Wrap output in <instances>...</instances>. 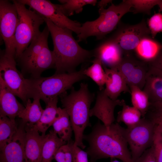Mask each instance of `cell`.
I'll list each match as a JSON object with an SVG mask.
<instances>
[{
	"label": "cell",
	"instance_id": "cell-1",
	"mask_svg": "<svg viewBox=\"0 0 162 162\" xmlns=\"http://www.w3.org/2000/svg\"><path fill=\"white\" fill-rule=\"evenodd\" d=\"M125 129L118 123L107 128L98 122L90 133L84 134L83 140L89 144L86 152L91 162L108 158H118L123 162H134L128 147Z\"/></svg>",
	"mask_w": 162,
	"mask_h": 162
},
{
	"label": "cell",
	"instance_id": "cell-2",
	"mask_svg": "<svg viewBox=\"0 0 162 162\" xmlns=\"http://www.w3.org/2000/svg\"><path fill=\"white\" fill-rule=\"evenodd\" d=\"M44 20L53 41L55 74L75 71L78 66L93 56L92 51L86 50L80 46L73 36L72 31L59 27L45 17Z\"/></svg>",
	"mask_w": 162,
	"mask_h": 162
},
{
	"label": "cell",
	"instance_id": "cell-3",
	"mask_svg": "<svg viewBox=\"0 0 162 162\" xmlns=\"http://www.w3.org/2000/svg\"><path fill=\"white\" fill-rule=\"evenodd\" d=\"M61 97L62 107L69 117L74 133V144L84 149L86 146L83 142V133L86 128L90 125V107L94 94L89 91L87 84L82 83L78 90H75L72 87L69 94L66 92L61 95Z\"/></svg>",
	"mask_w": 162,
	"mask_h": 162
},
{
	"label": "cell",
	"instance_id": "cell-4",
	"mask_svg": "<svg viewBox=\"0 0 162 162\" xmlns=\"http://www.w3.org/2000/svg\"><path fill=\"white\" fill-rule=\"evenodd\" d=\"M83 68L70 73L55 74L47 77L26 79L27 99H39L46 104L52 98L61 95L71 88L75 83L87 78Z\"/></svg>",
	"mask_w": 162,
	"mask_h": 162
},
{
	"label": "cell",
	"instance_id": "cell-5",
	"mask_svg": "<svg viewBox=\"0 0 162 162\" xmlns=\"http://www.w3.org/2000/svg\"><path fill=\"white\" fill-rule=\"evenodd\" d=\"M131 8V5L125 0L117 5L112 3L106 9L99 8L98 18L82 24L77 41L86 40L91 36H95L98 40L102 39L115 29L124 14L132 11Z\"/></svg>",
	"mask_w": 162,
	"mask_h": 162
},
{
	"label": "cell",
	"instance_id": "cell-6",
	"mask_svg": "<svg viewBox=\"0 0 162 162\" xmlns=\"http://www.w3.org/2000/svg\"><path fill=\"white\" fill-rule=\"evenodd\" d=\"M18 12V21L14 38L15 59L19 58L32 42L41 32L40 26L45 22L44 17L33 10L28 9L18 0H13Z\"/></svg>",
	"mask_w": 162,
	"mask_h": 162
},
{
	"label": "cell",
	"instance_id": "cell-7",
	"mask_svg": "<svg viewBox=\"0 0 162 162\" xmlns=\"http://www.w3.org/2000/svg\"><path fill=\"white\" fill-rule=\"evenodd\" d=\"M155 125L152 120L144 117L136 124L125 128L126 138L134 162L152 146Z\"/></svg>",
	"mask_w": 162,
	"mask_h": 162
},
{
	"label": "cell",
	"instance_id": "cell-8",
	"mask_svg": "<svg viewBox=\"0 0 162 162\" xmlns=\"http://www.w3.org/2000/svg\"><path fill=\"white\" fill-rule=\"evenodd\" d=\"M18 21V13L15 4L8 0H0V31L5 45V52L15 58L14 38Z\"/></svg>",
	"mask_w": 162,
	"mask_h": 162
},
{
	"label": "cell",
	"instance_id": "cell-9",
	"mask_svg": "<svg viewBox=\"0 0 162 162\" xmlns=\"http://www.w3.org/2000/svg\"><path fill=\"white\" fill-rule=\"evenodd\" d=\"M29 6L44 17L50 20L57 26L70 30L77 35L80 33L82 24L69 19L58 5L47 0H18Z\"/></svg>",
	"mask_w": 162,
	"mask_h": 162
},
{
	"label": "cell",
	"instance_id": "cell-10",
	"mask_svg": "<svg viewBox=\"0 0 162 162\" xmlns=\"http://www.w3.org/2000/svg\"><path fill=\"white\" fill-rule=\"evenodd\" d=\"M0 77L25 105L28 100L26 79L17 69L15 58L6 54L4 50L0 51Z\"/></svg>",
	"mask_w": 162,
	"mask_h": 162
},
{
	"label": "cell",
	"instance_id": "cell-11",
	"mask_svg": "<svg viewBox=\"0 0 162 162\" xmlns=\"http://www.w3.org/2000/svg\"><path fill=\"white\" fill-rule=\"evenodd\" d=\"M150 34L148 27L145 21L143 20L135 25L121 26L110 38L125 55L134 51L141 40Z\"/></svg>",
	"mask_w": 162,
	"mask_h": 162
},
{
	"label": "cell",
	"instance_id": "cell-12",
	"mask_svg": "<svg viewBox=\"0 0 162 162\" xmlns=\"http://www.w3.org/2000/svg\"><path fill=\"white\" fill-rule=\"evenodd\" d=\"M150 67L148 63L129 54L124 55L116 69L123 76L129 88L134 86L142 90Z\"/></svg>",
	"mask_w": 162,
	"mask_h": 162
},
{
	"label": "cell",
	"instance_id": "cell-13",
	"mask_svg": "<svg viewBox=\"0 0 162 162\" xmlns=\"http://www.w3.org/2000/svg\"><path fill=\"white\" fill-rule=\"evenodd\" d=\"M123 100H114L106 94L104 88L99 90L97 93L95 104L90 109V116H95L108 128L115 121L114 111L117 106H122Z\"/></svg>",
	"mask_w": 162,
	"mask_h": 162
},
{
	"label": "cell",
	"instance_id": "cell-14",
	"mask_svg": "<svg viewBox=\"0 0 162 162\" xmlns=\"http://www.w3.org/2000/svg\"><path fill=\"white\" fill-rule=\"evenodd\" d=\"M25 123L22 120L11 141L0 150V162H26Z\"/></svg>",
	"mask_w": 162,
	"mask_h": 162
},
{
	"label": "cell",
	"instance_id": "cell-15",
	"mask_svg": "<svg viewBox=\"0 0 162 162\" xmlns=\"http://www.w3.org/2000/svg\"><path fill=\"white\" fill-rule=\"evenodd\" d=\"M25 157L26 162H41L43 146L46 135H40L34 125L25 123Z\"/></svg>",
	"mask_w": 162,
	"mask_h": 162
},
{
	"label": "cell",
	"instance_id": "cell-16",
	"mask_svg": "<svg viewBox=\"0 0 162 162\" xmlns=\"http://www.w3.org/2000/svg\"><path fill=\"white\" fill-rule=\"evenodd\" d=\"M92 51L93 56L100 59L103 65L110 68H116L124 57L122 50L110 38L101 43Z\"/></svg>",
	"mask_w": 162,
	"mask_h": 162
},
{
	"label": "cell",
	"instance_id": "cell-17",
	"mask_svg": "<svg viewBox=\"0 0 162 162\" xmlns=\"http://www.w3.org/2000/svg\"><path fill=\"white\" fill-rule=\"evenodd\" d=\"M0 77V115L15 119L25 108Z\"/></svg>",
	"mask_w": 162,
	"mask_h": 162
},
{
	"label": "cell",
	"instance_id": "cell-18",
	"mask_svg": "<svg viewBox=\"0 0 162 162\" xmlns=\"http://www.w3.org/2000/svg\"><path fill=\"white\" fill-rule=\"evenodd\" d=\"M55 67V60L53 52L51 51L48 44L45 46L40 53L33 60L22 68L23 71L30 74L31 78L40 77L44 70Z\"/></svg>",
	"mask_w": 162,
	"mask_h": 162
},
{
	"label": "cell",
	"instance_id": "cell-19",
	"mask_svg": "<svg viewBox=\"0 0 162 162\" xmlns=\"http://www.w3.org/2000/svg\"><path fill=\"white\" fill-rule=\"evenodd\" d=\"M103 66L106 75L104 91L109 98L116 100L122 92L130 93V89L124 77L116 69Z\"/></svg>",
	"mask_w": 162,
	"mask_h": 162
},
{
	"label": "cell",
	"instance_id": "cell-20",
	"mask_svg": "<svg viewBox=\"0 0 162 162\" xmlns=\"http://www.w3.org/2000/svg\"><path fill=\"white\" fill-rule=\"evenodd\" d=\"M142 90L150 103L162 100V70L150 65Z\"/></svg>",
	"mask_w": 162,
	"mask_h": 162
},
{
	"label": "cell",
	"instance_id": "cell-21",
	"mask_svg": "<svg viewBox=\"0 0 162 162\" xmlns=\"http://www.w3.org/2000/svg\"><path fill=\"white\" fill-rule=\"evenodd\" d=\"M50 33L46 25L36 38L31 43L17 60L21 68H23L41 52L44 47L48 44V38Z\"/></svg>",
	"mask_w": 162,
	"mask_h": 162
},
{
	"label": "cell",
	"instance_id": "cell-22",
	"mask_svg": "<svg viewBox=\"0 0 162 162\" xmlns=\"http://www.w3.org/2000/svg\"><path fill=\"white\" fill-rule=\"evenodd\" d=\"M162 49V44L148 36L141 40L134 51L138 58L149 63Z\"/></svg>",
	"mask_w": 162,
	"mask_h": 162
},
{
	"label": "cell",
	"instance_id": "cell-23",
	"mask_svg": "<svg viewBox=\"0 0 162 162\" xmlns=\"http://www.w3.org/2000/svg\"><path fill=\"white\" fill-rule=\"evenodd\" d=\"M58 97L51 99L46 104L45 109L38 122L34 124L41 135H45L46 131L55 121L58 116Z\"/></svg>",
	"mask_w": 162,
	"mask_h": 162
},
{
	"label": "cell",
	"instance_id": "cell-24",
	"mask_svg": "<svg viewBox=\"0 0 162 162\" xmlns=\"http://www.w3.org/2000/svg\"><path fill=\"white\" fill-rule=\"evenodd\" d=\"M67 143L58 137L53 130H50L43 146L41 162H52L58 149Z\"/></svg>",
	"mask_w": 162,
	"mask_h": 162
},
{
	"label": "cell",
	"instance_id": "cell-25",
	"mask_svg": "<svg viewBox=\"0 0 162 162\" xmlns=\"http://www.w3.org/2000/svg\"><path fill=\"white\" fill-rule=\"evenodd\" d=\"M52 126L60 138L67 142L71 140L73 130L69 117L64 109L58 107V117Z\"/></svg>",
	"mask_w": 162,
	"mask_h": 162
},
{
	"label": "cell",
	"instance_id": "cell-26",
	"mask_svg": "<svg viewBox=\"0 0 162 162\" xmlns=\"http://www.w3.org/2000/svg\"><path fill=\"white\" fill-rule=\"evenodd\" d=\"M40 99H35L32 102L28 99L25 108L18 116L26 124L30 125L36 124L40 120L44 110L42 107Z\"/></svg>",
	"mask_w": 162,
	"mask_h": 162
},
{
	"label": "cell",
	"instance_id": "cell-27",
	"mask_svg": "<svg viewBox=\"0 0 162 162\" xmlns=\"http://www.w3.org/2000/svg\"><path fill=\"white\" fill-rule=\"evenodd\" d=\"M18 128L15 119L0 115V150L11 141Z\"/></svg>",
	"mask_w": 162,
	"mask_h": 162
},
{
	"label": "cell",
	"instance_id": "cell-28",
	"mask_svg": "<svg viewBox=\"0 0 162 162\" xmlns=\"http://www.w3.org/2000/svg\"><path fill=\"white\" fill-rule=\"evenodd\" d=\"M133 106L141 112L142 117L145 116L149 109L150 103L147 94L142 90L134 86L129 87Z\"/></svg>",
	"mask_w": 162,
	"mask_h": 162
},
{
	"label": "cell",
	"instance_id": "cell-29",
	"mask_svg": "<svg viewBox=\"0 0 162 162\" xmlns=\"http://www.w3.org/2000/svg\"><path fill=\"white\" fill-rule=\"evenodd\" d=\"M92 64L85 69L84 74L91 78L99 86V90L104 89L105 84L106 75L100 59L95 58L92 61Z\"/></svg>",
	"mask_w": 162,
	"mask_h": 162
},
{
	"label": "cell",
	"instance_id": "cell-30",
	"mask_svg": "<svg viewBox=\"0 0 162 162\" xmlns=\"http://www.w3.org/2000/svg\"><path fill=\"white\" fill-rule=\"evenodd\" d=\"M121 110L118 113L116 121L117 123L122 122L127 127L132 126L138 123L141 119L140 112L137 109L127 105L124 101Z\"/></svg>",
	"mask_w": 162,
	"mask_h": 162
},
{
	"label": "cell",
	"instance_id": "cell-31",
	"mask_svg": "<svg viewBox=\"0 0 162 162\" xmlns=\"http://www.w3.org/2000/svg\"><path fill=\"white\" fill-rule=\"evenodd\" d=\"M61 4L58 5L63 13L66 16H70L74 13L81 12L83 8L87 4L95 6L97 3L96 0H59Z\"/></svg>",
	"mask_w": 162,
	"mask_h": 162
},
{
	"label": "cell",
	"instance_id": "cell-32",
	"mask_svg": "<svg viewBox=\"0 0 162 162\" xmlns=\"http://www.w3.org/2000/svg\"><path fill=\"white\" fill-rule=\"evenodd\" d=\"M133 8L134 14L143 13L148 15L151 14V9L158 5L161 0H127Z\"/></svg>",
	"mask_w": 162,
	"mask_h": 162
},
{
	"label": "cell",
	"instance_id": "cell-33",
	"mask_svg": "<svg viewBox=\"0 0 162 162\" xmlns=\"http://www.w3.org/2000/svg\"><path fill=\"white\" fill-rule=\"evenodd\" d=\"M74 143V141L71 140L60 148L54 157L57 162H73V146Z\"/></svg>",
	"mask_w": 162,
	"mask_h": 162
},
{
	"label": "cell",
	"instance_id": "cell-34",
	"mask_svg": "<svg viewBox=\"0 0 162 162\" xmlns=\"http://www.w3.org/2000/svg\"><path fill=\"white\" fill-rule=\"evenodd\" d=\"M148 25L152 38L158 33L162 32V14H155L148 20Z\"/></svg>",
	"mask_w": 162,
	"mask_h": 162
},
{
	"label": "cell",
	"instance_id": "cell-35",
	"mask_svg": "<svg viewBox=\"0 0 162 162\" xmlns=\"http://www.w3.org/2000/svg\"><path fill=\"white\" fill-rule=\"evenodd\" d=\"M152 146L157 162H162V135L155 129Z\"/></svg>",
	"mask_w": 162,
	"mask_h": 162
},
{
	"label": "cell",
	"instance_id": "cell-36",
	"mask_svg": "<svg viewBox=\"0 0 162 162\" xmlns=\"http://www.w3.org/2000/svg\"><path fill=\"white\" fill-rule=\"evenodd\" d=\"M73 162H88L87 152L74 145V143L73 146Z\"/></svg>",
	"mask_w": 162,
	"mask_h": 162
},
{
	"label": "cell",
	"instance_id": "cell-37",
	"mask_svg": "<svg viewBox=\"0 0 162 162\" xmlns=\"http://www.w3.org/2000/svg\"><path fill=\"white\" fill-rule=\"evenodd\" d=\"M136 162H157L152 146L145 151Z\"/></svg>",
	"mask_w": 162,
	"mask_h": 162
},
{
	"label": "cell",
	"instance_id": "cell-38",
	"mask_svg": "<svg viewBox=\"0 0 162 162\" xmlns=\"http://www.w3.org/2000/svg\"><path fill=\"white\" fill-rule=\"evenodd\" d=\"M150 118L154 122L156 129L162 135V114L153 113Z\"/></svg>",
	"mask_w": 162,
	"mask_h": 162
},
{
	"label": "cell",
	"instance_id": "cell-39",
	"mask_svg": "<svg viewBox=\"0 0 162 162\" xmlns=\"http://www.w3.org/2000/svg\"><path fill=\"white\" fill-rule=\"evenodd\" d=\"M149 64L151 65L162 70V49L155 58Z\"/></svg>",
	"mask_w": 162,
	"mask_h": 162
},
{
	"label": "cell",
	"instance_id": "cell-40",
	"mask_svg": "<svg viewBox=\"0 0 162 162\" xmlns=\"http://www.w3.org/2000/svg\"><path fill=\"white\" fill-rule=\"evenodd\" d=\"M154 110V113L162 114V100L153 103H150L149 109Z\"/></svg>",
	"mask_w": 162,
	"mask_h": 162
},
{
	"label": "cell",
	"instance_id": "cell-41",
	"mask_svg": "<svg viewBox=\"0 0 162 162\" xmlns=\"http://www.w3.org/2000/svg\"><path fill=\"white\" fill-rule=\"evenodd\" d=\"M112 0H101L98 2V6L99 8H104L109 3H112Z\"/></svg>",
	"mask_w": 162,
	"mask_h": 162
},
{
	"label": "cell",
	"instance_id": "cell-42",
	"mask_svg": "<svg viewBox=\"0 0 162 162\" xmlns=\"http://www.w3.org/2000/svg\"><path fill=\"white\" fill-rule=\"evenodd\" d=\"M158 5L159 7L160 10L162 11V0H161Z\"/></svg>",
	"mask_w": 162,
	"mask_h": 162
},
{
	"label": "cell",
	"instance_id": "cell-43",
	"mask_svg": "<svg viewBox=\"0 0 162 162\" xmlns=\"http://www.w3.org/2000/svg\"><path fill=\"white\" fill-rule=\"evenodd\" d=\"M111 162H121V161H119L116 159H115L114 160H111Z\"/></svg>",
	"mask_w": 162,
	"mask_h": 162
}]
</instances>
